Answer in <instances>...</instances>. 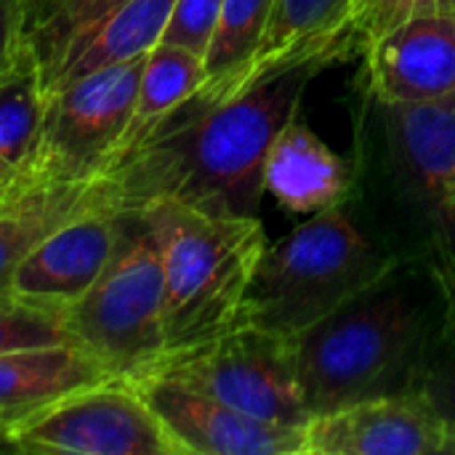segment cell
Masks as SVG:
<instances>
[{"label":"cell","mask_w":455,"mask_h":455,"mask_svg":"<svg viewBox=\"0 0 455 455\" xmlns=\"http://www.w3.org/2000/svg\"><path fill=\"white\" fill-rule=\"evenodd\" d=\"M24 51L19 29V0H0V75Z\"/></svg>","instance_id":"27"},{"label":"cell","mask_w":455,"mask_h":455,"mask_svg":"<svg viewBox=\"0 0 455 455\" xmlns=\"http://www.w3.org/2000/svg\"><path fill=\"white\" fill-rule=\"evenodd\" d=\"M181 455H307V432L240 413L165 376L133 379Z\"/></svg>","instance_id":"10"},{"label":"cell","mask_w":455,"mask_h":455,"mask_svg":"<svg viewBox=\"0 0 455 455\" xmlns=\"http://www.w3.org/2000/svg\"><path fill=\"white\" fill-rule=\"evenodd\" d=\"M413 392L440 416L448 432V455H455V312L429 349Z\"/></svg>","instance_id":"24"},{"label":"cell","mask_w":455,"mask_h":455,"mask_svg":"<svg viewBox=\"0 0 455 455\" xmlns=\"http://www.w3.org/2000/svg\"><path fill=\"white\" fill-rule=\"evenodd\" d=\"M453 312V269L432 259H400L296 336L299 384L309 416L413 392Z\"/></svg>","instance_id":"2"},{"label":"cell","mask_w":455,"mask_h":455,"mask_svg":"<svg viewBox=\"0 0 455 455\" xmlns=\"http://www.w3.org/2000/svg\"><path fill=\"white\" fill-rule=\"evenodd\" d=\"M109 371L77 344L29 347L0 355V435L53 403L96 387Z\"/></svg>","instance_id":"15"},{"label":"cell","mask_w":455,"mask_h":455,"mask_svg":"<svg viewBox=\"0 0 455 455\" xmlns=\"http://www.w3.org/2000/svg\"><path fill=\"white\" fill-rule=\"evenodd\" d=\"M304 432L307 455H448L440 416L416 392L315 416Z\"/></svg>","instance_id":"11"},{"label":"cell","mask_w":455,"mask_h":455,"mask_svg":"<svg viewBox=\"0 0 455 455\" xmlns=\"http://www.w3.org/2000/svg\"><path fill=\"white\" fill-rule=\"evenodd\" d=\"M117 232V213L85 205L29 251L13 277V299L64 315L101 275Z\"/></svg>","instance_id":"12"},{"label":"cell","mask_w":455,"mask_h":455,"mask_svg":"<svg viewBox=\"0 0 455 455\" xmlns=\"http://www.w3.org/2000/svg\"><path fill=\"white\" fill-rule=\"evenodd\" d=\"M45 107V88L40 69L29 51L24 48L19 59L0 75V181L3 187L19 173L35 136L40 131V117Z\"/></svg>","instance_id":"21"},{"label":"cell","mask_w":455,"mask_h":455,"mask_svg":"<svg viewBox=\"0 0 455 455\" xmlns=\"http://www.w3.org/2000/svg\"><path fill=\"white\" fill-rule=\"evenodd\" d=\"M0 192H3V189H0Z\"/></svg>","instance_id":"29"},{"label":"cell","mask_w":455,"mask_h":455,"mask_svg":"<svg viewBox=\"0 0 455 455\" xmlns=\"http://www.w3.org/2000/svg\"><path fill=\"white\" fill-rule=\"evenodd\" d=\"M163 259L141 211L117 213L115 248L96 283L64 309L72 341L115 379L144 376L165 352Z\"/></svg>","instance_id":"6"},{"label":"cell","mask_w":455,"mask_h":455,"mask_svg":"<svg viewBox=\"0 0 455 455\" xmlns=\"http://www.w3.org/2000/svg\"><path fill=\"white\" fill-rule=\"evenodd\" d=\"M203 83H205V59L203 56H197L181 45L157 43L147 53L141 80H139L136 107H133L128 131L117 149L131 144L144 128H149L160 115L173 109L189 93H195Z\"/></svg>","instance_id":"22"},{"label":"cell","mask_w":455,"mask_h":455,"mask_svg":"<svg viewBox=\"0 0 455 455\" xmlns=\"http://www.w3.org/2000/svg\"><path fill=\"white\" fill-rule=\"evenodd\" d=\"M360 91L381 101H429L455 93V16L411 19L365 53Z\"/></svg>","instance_id":"13"},{"label":"cell","mask_w":455,"mask_h":455,"mask_svg":"<svg viewBox=\"0 0 455 455\" xmlns=\"http://www.w3.org/2000/svg\"><path fill=\"white\" fill-rule=\"evenodd\" d=\"M163 259L165 352L240 325L243 301L267 251L261 216H211L179 203L141 211Z\"/></svg>","instance_id":"5"},{"label":"cell","mask_w":455,"mask_h":455,"mask_svg":"<svg viewBox=\"0 0 455 455\" xmlns=\"http://www.w3.org/2000/svg\"><path fill=\"white\" fill-rule=\"evenodd\" d=\"M328 67L331 59H312L224 99L197 88L104 163L85 184V205L133 213L179 203L211 216H259L269 144Z\"/></svg>","instance_id":"1"},{"label":"cell","mask_w":455,"mask_h":455,"mask_svg":"<svg viewBox=\"0 0 455 455\" xmlns=\"http://www.w3.org/2000/svg\"><path fill=\"white\" fill-rule=\"evenodd\" d=\"M0 443L35 455H181L128 379L80 389L5 429Z\"/></svg>","instance_id":"9"},{"label":"cell","mask_w":455,"mask_h":455,"mask_svg":"<svg viewBox=\"0 0 455 455\" xmlns=\"http://www.w3.org/2000/svg\"><path fill=\"white\" fill-rule=\"evenodd\" d=\"M173 5L176 0H128L56 61L43 88L53 91L96 69L147 56L163 40Z\"/></svg>","instance_id":"17"},{"label":"cell","mask_w":455,"mask_h":455,"mask_svg":"<svg viewBox=\"0 0 455 455\" xmlns=\"http://www.w3.org/2000/svg\"><path fill=\"white\" fill-rule=\"evenodd\" d=\"M144 61L147 56H139L45 91L40 131L29 157L5 187L88 184L128 131Z\"/></svg>","instance_id":"7"},{"label":"cell","mask_w":455,"mask_h":455,"mask_svg":"<svg viewBox=\"0 0 455 455\" xmlns=\"http://www.w3.org/2000/svg\"><path fill=\"white\" fill-rule=\"evenodd\" d=\"M85 208V184L0 192V304H13V277L35 245Z\"/></svg>","instance_id":"18"},{"label":"cell","mask_w":455,"mask_h":455,"mask_svg":"<svg viewBox=\"0 0 455 455\" xmlns=\"http://www.w3.org/2000/svg\"><path fill=\"white\" fill-rule=\"evenodd\" d=\"M421 16H455V0H355L347 24V56H363L395 27Z\"/></svg>","instance_id":"23"},{"label":"cell","mask_w":455,"mask_h":455,"mask_svg":"<svg viewBox=\"0 0 455 455\" xmlns=\"http://www.w3.org/2000/svg\"><path fill=\"white\" fill-rule=\"evenodd\" d=\"M224 0H176L160 43L181 45L205 59Z\"/></svg>","instance_id":"26"},{"label":"cell","mask_w":455,"mask_h":455,"mask_svg":"<svg viewBox=\"0 0 455 455\" xmlns=\"http://www.w3.org/2000/svg\"><path fill=\"white\" fill-rule=\"evenodd\" d=\"M275 0H224L205 51V93L224 99L243 91V80L261 48Z\"/></svg>","instance_id":"19"},{"label":"cell","mask_w":455,"mask_h":455,"mask_svg":"<svg viewBox=\"0 0 455 455\" xmlns=\"http://www.w3.org/2000/svg\"><path fill=\"white\" fill-rule=\"evenodd\" d=\"M264 192L293 213H320L352 195V163L296 115L269 144Z\"/></svg>","instance_id":"14"},{"label":"cell","mask_w":455,"mask_h":455,"mask_svg":"<svg viewBox=\"0 0 455 455\" xmlns=\"http://www.w3.org/2000/svg\"><path fill=\"white\" fill-rule=\"evenodd\" d=\"M352 195L363 224L397 259L455 272V93L381 101L360 91Z\"/></svg>","instance_id":"3"},{"label":"cell","mask_w":455,"mask_h":455,"mask_svg":"<svg viewBox=\"0 0 455 455\" xmlns=\"http://www.w3.org/2000/svg\"><path fill=\"white\" fill-rule=\"evenodd\" d=\"M0 189H3V181H0Z\"/></svg>","instance_id":"28"},{"label":"cell","mask_w":455,"mask_h":455,"mask_svg":"<svg viewBox=\"0 0 455 455\" xmlns=\"http://www.w3.org/2000/svg\"><path fill=\"white\" fill-rule=\"evenodd\" d=\"M352 8L355 0H275L269 27L243 88L312 59L349 61L344 35Z\"/></svg>","instance_id":"16"},{"label":"cell","mask_w":455,"mask_h":455,"mask_svg":"<svg viewBox=\"0 0 455 455\" xmlns=\"http://www.w3.org/2000/svg\"><path fill=\"white\" fill-rule=\"evenodd\" d=\"M128 0H19L21 43L40 69V80L101 19Z\"/></svg>","instance_id":"20"},{"label":"cell","mask_w":455,"mask_h":455,"mask_svg":"<svg viewBox=\"0 0 455 455\" xmlns=\"http://www.w3.org/2000/svg\"><path fill=\"white\" fill-rule=\"evenodd\" d=\"M144 376L181 381L267 424L307 429L312 421L299 384L296 339L256 325H235L208 341L163 352Z\"/></svg>","instance_id":"8"},{"label":"cell","mask_w":455,"mask_h":455,"mask_svg":"<svg viewBox=\"0 0 455 455\" xmlns=\"http://www.w3.org/2000/svg\"><path fill=\"white\" fill-rule=\"evenodd\" d=\"M53 344H75L59 312L24 301L0 304V355Z\"/></svg>","instance_id":"25"},{"label":"cell","mask_w":455,"mask_h":455,"mask_svg":"<svg viewBox=\"0 0 455 455\" xmlns=\"http://www.w3.org/2000/svg\"><path fill=\"white\" fill-rule=\"evenodd\" d=\"M397 261L344 200L267 245L248 285L240 325L296 339Z\"/></svg>","instance_id":"4"}]
</instances>
